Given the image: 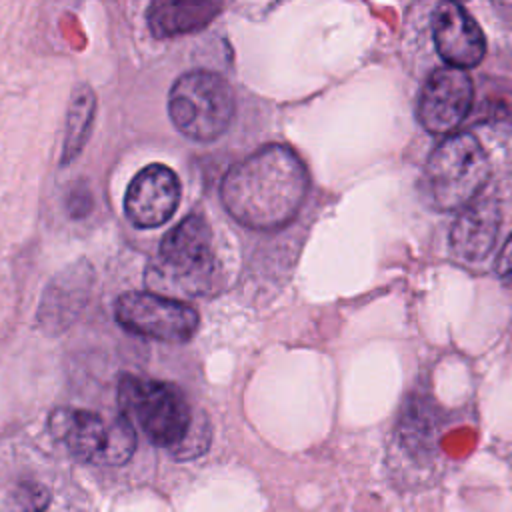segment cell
<instances>
[{"mask_svg":"<svg viewBox=\"0 0 512 512\" xmlns=\"http://www.w3.org/2000/svg\"><path fill=\"white\" fill-rule=\"evenodd\" d=\"M180 204V180L164 164H148L130 180L124 196L126 218L136 228H156L172 218Z\"/></svg>","mask_w":512,"mask_h":512,"instance_id":"obj_9","label":"cell"},{"mask_svg":"<svg viewBox=\"0 0 512 512\" xmlns=\"http://www.w3.org/2000/svg\"><path fill=\"white\" fill-rule=\"evenodd\" d=\"M168 114L178 132L198 142L216 140L234 116V92L216 72L190 70L170 88Z\"/></svg>","mask_w":512,"mask_h":512,"instance_id":"obj_6","label":"cell"},{"mask_svg":"<svg viewBox=\"0 0 512 512\" xmlns=\"http://www.w3.org/2000/svg\"><path fill=\"white\" fill-rule=\"evenodd\" d=\"M50 434L78 460L98 466H120L136 450L134 426L122 416L104 418L94 410L56 408L48 418Z\"/></svg>","mask_w":512,"mask_h":512,"instance_id":"obj_5","label":"cell"},{"mask_svg":"<svg viewBox=\"0 0 512 512\" xmlns=\"http://www.w3.org/2000/svg\"><path fill=\"white\" fill-rule=\"evenodd\" d=\"M308 186L300 156L286 144H266L230 166L220 184V200L242 226L274 230L296 216Z\"/></svg>","mask_w":512,"mask_h":512,"instance_id":"obj_1","label":"cell"},{"mask_svg":"<svg viewBox=\"0 0 512 512\" xmlns=\"http://www.w3.org/2000/svg\"><path fill=\"white\" fill-rule=\"evenodd\" d=\"M96 96L88 86H78L72 94L66 118V136L62 148V164H68L76 158V154L84 148V142L90 134V126L94 120Z\"/></svg>","mask_w":512,"mask_h":512,"instance_id":"obj_13","label":"cell"},{"mask_svg":"<svg viewBox=\"0 0 512 512\" xmlns=\"http://www.w3.org/2000/svg\"><path fill=\"white\" fill-rule=\"evenodd\" d=\"M432 38L450 68L466 70L482 62L486 38L476 20L456 2H440L432 12Z\"/></svg>","mask_w":512,"mask_h":512,"instance_id":"obj_10","label":"cell"},{"mask_svg":"<svg viewBox=\"0 0 512 512\" xmlns=\"http://www.w3.org/2000/svg\"><path fill=\"white\" fill-rule=\"evenodd\" d=\"M222 4L206 0H158L148 8V26L156 38H172L180 34L198 32L208 26Z\"/></svg>","mask_w":512,"mask_h":512,"instance_id":"obj_12","label":"cell"},{"mask_svg":"<svg viewBox=\"0 0 512 512\" xmlns=\"http://www.w3.org/2000/svg\"><path fill=\"white\" fill-rule=\"evenodd\" d=\"M120 414L136 422L146 438L172 450L178 458H194L208 444V430L194 422L184 392L162 380L124 376L118 386Z\"/></svg>","mask_w":512,"mask_h":512,"instance_id":"obj_2","label":"cell"},{"mask_svg":"<svg viewBox=\"0 0 512 512\" xmlns=\"http://www.w3.org/2000/svg\"><path fill=\"white\" fill-rule=\"evenodd\" d=\"M488 156L470 132L448 134L428 156L422 196L434 210H462L488 182Z\"/></svg>","mask_w":512,"mask_h":512,"instance_id":"obj_3","label":"cell"},{"mask_svg":"<svg viewBox=\"0 0 512 512\" xmlns=\"http://www.w3.org/2000/svg\"><path fill=\"white\" fill-rule=\"evenodd\" d=\"M472 96L474 84L466 70L436 68L420 90L418 120L430 134H452L468 116Z\"/></svg>","mask_w":512,"mask_h":512,"instance_id":"obj_8","label":"cell"},{"mask_svg":"<svg viewBox=\"0 0 512 512\" xmlns=\"http://www.w3.org/2000/svg\"><path fill=\"white\" fill-rule=\"evenodd\" d=\"M500 206L490 196H478L458 210L450 230L452 252L466 260L478 262L490 254L500 230Z\"/></svg>","mask_w":512,"mask_h":512,"instance_id":"obj_11","label":"cell"},{"mask_svg":"<svg viewBox=\"0 0 512 512\" xmlns=\"http://www.w3.org/2000/svg\"><path fill=\"white\" fill-rule=\"evenodd\" d=\"M114 316L132 334L172 344L188 342L200 324V316L190 304L154 292L120 294Z\"/></svg>","mask_w":512,"mask_h":512,"instance_id":"obj_7","label":"cell"},{"mask_svg":"<svg viewBox=\"0 0 512 512\" xmlns=\"http://www.w3.org/2000/svg\"><path fill=\"white\" fill-rule=\"evenodd\" d=\"M214 266L212 230L204 216L190 214L162 238L148 282L166 292L200 294L208 288Z\"/></svg>","mask_w":512,"mask_h":512,"instance_id":"obj_4","label":"cell"},{"mask_svg":"<svg viewBox=\"0 0 512 512\" xmlns=\"http://www.w3.org/2000/svg\"><path fill=\"white\" fill-rule=\"evenodd\" d=\"M50 504V492L40 482H20L6 498L4 512H46Z\"/></svg>","mask_w":512,"mask_h":512,"instance_id":"obj_14","label":"cell"},{"mask_svg":"<svg viewBox=\"0 0 512 512\" xmlns=\"http://www.w3.org/2000/svg\"><path fill=\"white\" fill-rule=\"evenodd\" d=\"M496 274L502 282H506L508 286H512V234L508 236V240L504 242L498 260H496Z\"/></svg>","mask_w":512,"mask_h":512,"instance_id":"obj_15","label":"cell"}]
</instances>
